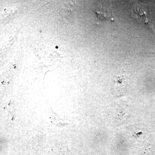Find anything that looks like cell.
<instances>
[{
  "mask_svg": "<svg viewBox=\"0 0 155 155\" xmlns=\"http://www.w3.org/2000/svg\"><path fill=\"white\" fill-rule=\"evenodd\" d=\"M75 6L74 3L71 2L65 3L61 8V15L66 17H70L73 13Z\"/></svg>",
  "mask_w": 155,
  "mask_h": 155,
  "instance_id": "6da1fadb",
  "label": "cell"
},
{
  "mask_svg": "<svg viewBox=\"0 0 155 155\" xmlns=\"http://www.w3.org/2000/svg\"><path fill=\"white\" fill-rule=\"evenodd\" d=\"M96 12L97 16L98 19L101 21L109 20V19H111L112 21L113 20L112 18H111V15H109L107 12H106L104 11H101L100 10H96Z\"/></svg>",
  "mask_w": 155,
  "mask_h": 155,
  "instance_id": "7a4b0ae2",
  "label": "cell"
}]
</instances>
